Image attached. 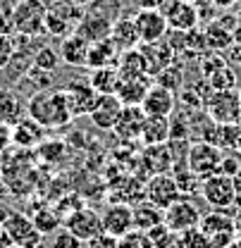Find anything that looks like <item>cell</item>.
<instances>
[{
    "label": "cell",
    "instance_id": "1",
    "mask_svg": "<svg viewBox=\"0 0 241 248\" xmlns=\"http://www.w3.org/2000/svg\"><path fill=\"white\" fill-rule=\"evenodd\" d=\"M27 115L31 120H36L43 129H64L74 120L62 89L33 91V95L27 100Z\"/></svg>",
    "mask_w": 241,
    "mask_h": 248
},
{
    "label": "cell",
    "instance_id": "2",
    "mask_svg": "<svg viewBox=\"0 0 241 248\" xmlns=\"http://www.w3.org/2000/svg\"><path fill=\"white\" fill-rule=\"evenodd\" d=\"M46 12L48 5L43 0H19L10 17H12V29L22 36H43L46 33Z\"/></svg>",
    "mask_w": 241,
    "mask_h": 248
},
{
    "label": "cell",
    "instance_id": "3",
    "mask_svg": "<svg viewBox=\"0 0 241 248\" xmlns=\"http://www.w3.org/2000/svg\"><path fill=\"white\" fill-rule=\"evenodd\" d=\"M222 157H225V151L217 148L215 143H210V141H196V143H191L189 151H186V167H189L196 177L206 179V177L220 172Z\"/></svg>",
    "mask_w": 241,
    "mask_h": 248
},
{
    "label": "cell",
    "instance_id": "4",
    "mask_svg": "<svg viewBox=\"0 0 241 248\" xmlns=\"http://www.w3.org/2000/svg\"><path fill=\"white\" fill-rule=\"evenodd\" d=\"M206 115L215 124H241V100L237 89L212 91L206 100Z\"/></svg>",
    "mask_w": 241,
    "mask_h": 248
},
{
    "label": "cell",
    "instance_id": "5",
    "mask_svg": "<svg viewBox=\"0 0 241 248\" xmlns=\"http://www.w3.org/2000/svg\"><path fill=\"white\" fill-rule=\"evenodd\" d=\"M201 196L212 210H229L237 203V188L232 184V177L220 172L201 182Z\"/></svg>",
    "mask_w": 241,
    "mask_h": 248
},
{
    "label": "cell",
    "instance_id": "6",
    "mask_svg": "<svg viewBox=\"0 0 241 248\" xmlns=\"http://www.w3.org/2000/svg\"><path fill=\"white\" fill-rule=\"evenodd\" d=\"M2 232H5L10 244L22 248H41V241H43V234L36 229L31 217L22 215V213H10L5 217L2 219Z\"/></svg>",
    "mask_w": 241,
    "mask_h": 248
},
{
    "label": "cell",
    "instance_id": "7",
    "mask_svg": "<svg viewBox=\"0 0 241 248\" xmlns=\"http://www.w3.org/2000/svg\"><path fill=\"white\" fill-rule=\"evenodd\" d=\"M62 93L67 98L72 117H89L91 110L96 108V103L100 98V93L91 86L89 79H72L69 84L62 86Z\"/></svg>",
    "mask_w": 241,
    "mask_h": 248
},
{
    "label": "cell",
    "instance_id": "8",
    "mask_svg": "<svg viewBox=\"0 0 241 248\" xmlns=\"http://www.w3.org/2000/svg\"><path fill=\"white\" fill-rule=\"evenodd\" d=\"M162 213H165V227H167L170 232H175V234H181V232L193 229V227L201 224V210H198L196 203L189 201V198L175 201V203H172L170 208H165Z\"/></svg>",
    "mask_w": 241,
    "mask_h": 248
},
{
    "label": "cell",
    "instance_id": "9",
    "mask_svg": "<svg viewBox=\"0 0 241 248\" xmlns=\"http://www.w3.org/2000/svg\"><path fill=\"white\" fill-rule=\"evenodd\" d=\"M62 227L64 229H69L77 239H81L84 244L93 239L96 234H100L103 232V222H100V215L89 208V205H81V208H77L74 213H69V215L62 219Z\"/></svg>",
    "mask_w": 241,
    "mask_h": 248
},
{
    "label": "cell",
    "instance_id": "10",
    "mask_svg": "<svg viewBox=\"0 0 241 248\" xmlns=\"http://www.w3.org/2000/svg\"><path fill=\"white\" fill-rule=\"evenodd\" d=\"M179 198H181L179 186H177L175 177H172L170 172L148 177V182H146V201L153 203L155 208L165 210V208H170V205H172L175 201H179Z\"/></svg>",
    "mask_w": 241,
    "mask_h": 248
},
{
    "label": "cell",
    "instance_id": "11",
    "mask_svg": "<svg viewBox=\"0 0 241 248\" xmlns=\"http://www.w3.org/2000/svg\"><path fill=\"white\" fill-rule=\"evenodd\" d=\"M162 12L170 24V31H191L198 27V19H201L198 5L186 2V0H167Z\"/></svg>",
    "mask_w": 241,
    "mask_h": 248
},
{
    "label": "cell",
    "instance_id": "12",
    "mask_svg": "<svg viewBox=\"0 0 241 248\" xmlns=\"http://www.w3.org/2000/svg\"><path fill=\"white\" fill-rule=\"evenodd\" d=\"M100 222H103V232H108V234H112V236L120 239L127 232L134 229V205L112 201L100 213Z\"/></svg>",
    "mask_w": 241,
    "mask_h": 248
},
{
    "label": "cell",
    "instance_id": "13",
    "mask_svg": "<svg viewBox=\"0 0 241 248\" xmlns=\"http://www.w3.org/2000/svg\"><path fill=\"white\" fill-rule=\"evenodd\" d=\"M134 22H136L141 43L162 41V38L167 36V31H170V24H167L162 10H139V12L134 15Z\"/></svg>",
    "mask_w": 241,
    "mask_h": 248
},
{
    "label": "cell",
    "instance_id": "14",
    "mask_svg": "<svg viewBox=\"0 0 241 248\" xmlns=\"http://www.w3.org/2000/svg\"><path fill=\"white\" fill-rule=\"evenodd\" d=\"M141 170L153 177V174H165L175 170V153L170 141L167 143H158V146H144V151L139 155Z\"/></svg>",
    "mask_w": 241,
    "mask_h": 248
},
{
    "label": "cell",
    "instance_id": "15",
    "mask_svg": "<svg viewBox=\"0 0 241 248\" xmlns=\"http://www.w3.org/2000/svg\"><path fill=\"white\" fill-rule=\"evenodd\" d=\"M144 120H146V112L141 105H124L117 117V122L112 126L115 136L120 139L122 143H134V141H141V129H144Z\"/></svg>",
    "mask_w": 241,
    "mask_h": 248
},
{
    "label": "cell",
    "instance_id": "16",
    "mask_svg": "<svg viewBox=\"0 0 241 248\" xmlns=\"http://www.w3.org/2000/svg\"><path fill=\"white\" fill-rule=\"evenodd\" d=\"M144 62H146V72L148 77H158L165 67H170L175 62V48L170 41H155V43H141L139 46Z\"/></svg>",
    "mask_w": 241,
    "mask_h": 248
},
{
    "label": "cell",
    "instance_id": "17",
    "mask_svg": "<svg viewBox=\"0 0 241 248\" xmlns=\"http://www.w3.org/2000/svg\"><path fill=\"white\" fill-rule=\"evenodd\" d=\"M122 108H124V103H122L115 93H103V95L98 98L96 108L91 110V115H89L91 124H93L96 129H100V131H112V126L117 122V117H120Z\"/></svg>",
    "mask_w": 241,
    "mask_h": 248
},
{
    "label": "cell",
    "instance_id": "18",
    "mask_svg": "<svg viewBox=\"0 0 241 248\" xmlns=\"http://www.w3.org/2000/svg\"><path fill=\"white\" fill-rule=\"evenodd\" d=\"M43 139H46V129L36 122V120H31L29 115L19 117L17 122L12 124V143H15L19 151L36 148Z\"/></svg>",
    "mask_w": 241,
    "mask_h": 248
},
{
    "label": "cell",
    "instance_id": "19",
    "mask_svg": "<svg viewBox=\"0 0 241 248\" xmlns=\"http://www.w3.org/2000/svg\"><path fill=\"white\" fill-rule=\"evenodd\" d=\"M144 112L146 115H160V117H172L175 108H177V98H175V91L160 86V84H153L144 103H141Z\"/></svg>",
    "mask_w": 241,
    "mask_h": 248
},
{
    "label": "cell",
    "instance_id": "20",
    "mask_svg": "<svg viewBox=\"0 0 241 248\" xmlns=\"http://www.w3.org/2000/svg\"><path fill=\"white\" fill-rule=\"evenodd\" d=\"M74 33H79V36H81L84 41H89V43H98V41L110 38L112 22H108V19H103V17H98V15L84 10L81 19H79L77 27H74Z\"/></svg>",
    "mask_w": 241,
    "mask_h": 248
},
{
    "label": "cell",
    "instance_id": "21",
    "mask_svg": "<svg viewBox=\"0 0 241 248\" xmlns=\"http://www.w3.org/2000/svg\"><path fill=\"white\" fill-rule=\"evenodd\" d=\"M172 136V117H160V115H146L144 129H141V143L144 146H158L167 143Z\"/></svg>",
    "mask_w": 241,
    "mask_h": 248
},
{
    "label": "cell",
    "instance_id": "22",
    "mask_svg": "<svg viewBox=\"0 0 241 248\" xmlns=\"http://www.w3.org/2000/svg\"><path fill=\"white\" fill-rule=\"evenodd\" d=\"M120 60V48L115 46L112 38L89 43V55H86V67L89 69H100V67H115Z\"/></svg>",
    "mask_w": 241,
    "mask_h": 248
},
{
    "label": "cell",
    "instance_id": "23",
    "mask_svg": "<svg viewBox=\"0 0 241 248\" xmlns=\"http://www.w3.org/2000/svg\"><path fill=\"white\" fill-rule=\"evenodd\" d=\"M110 38L115 41V46L122 50H131V48H139L141 46V38H139V29H136V22H134V15H122L120 19L112 24V33Z\"/></svg>",
    "mask_w": 241,
    "mask_h": 248
},
{
    "label": "cell",
    "instance_id": "24",
    "mask_svg": "<svg viewBox=\"0 0 241 248\" xmlns=\"http://www.w3.org/2000/svg\"><path fill=\"white\" fill-rule=\"evenodd\" d=\"M86 55H89V41H84L79 33L64 36L60 43V60L69 67H86Z\"/></svg>",
    "mask_w": 241,
    "mask_h": 248
},
{
    "label": "cell",
    "instance_id": "25",
    "mask_svg": "<svg viewBox=\"0 0 241 248\" xmlns=\"http://www.w3.org/2000/svg\"><path fill=\"white\" fill-rule=\"evenodd\" d=\"M153 84L148 81V77H134V79H120V86L115 95L120 98L124 105H141L146 93Z\"/></svg>",
    "mask_w": 241,
    "mask_h": 248
},
{
    "label": "cell",
    "instance_id": "26",
    "mask_svg": "<svg viewBox=\"0 0 241 248\" xmlns=\"http://www.w3.org/2000/svg\"><path fill=\"white\" fill-rule=\"evenodd\" d=\"M160 224H165V213L160 208H155L148 201H141V203L134 205V229L153 232Z\"/></svg>",
    "mask_w": 241,
    "mask_h": 248
},
{
    "label": "cell",
    "instance_id": "27",
    "mask_svg": "<svg viewBox=\"0 0 241 248\" xmlns=\"http://www.w3.org/2000/svg\"><path fill=\"white\" fill-rule=\"evenodd\" d=\"M117 72H120V79H134V77H148L146 72V62L139 48H131V50H122L120 60H117Z\"/></svg>",
    "mask_w": 241,
    "mask_h": 248
},
{
    "label": "cell",
    "instance_id": "28",
    "mask_svg": "<svg viewBox=\"0 0 241 248\" xmlns=\"http://www.w3.org/2000/svg\"><path fill=\"white\" fill-rule=\"evenodd\" d=\"M198 227L208 236H212V234H222V232H237V219L227 215V210H212L208 215H201Z\"/></svg>",
    "mask_w": 241,
    "mask_h": 248
},
{
    "label": "cell",
    "instance_id": "29",
    "mask_svg": "<svg viewBox=\"0 0 241 248\" xmlns=\"http://www.w3.org/2000/svg\"><path fill=\"white\" fill-rule=\"evenodd\" d=\"M91 86L100 93H115L117 86H120V72L117 67H100V69H91L89 77Z\"/></svg>",
    "mask_w": 241,
    "mask_h": 248
},
{
    "label": "cell",
    "instance_id": "30",
    "mask_svg": "<svg viewBox=\"0 0 241 248\" xmlns=\"http://www.w3.org/2000/svg\"><path fill=\"white\" fill-rule=\"evenodd\" d=\"M19 117H24V105L17 98V93L7 91V89H0V122L12 126Z\"/></svg>",
    "mask_w": 241,
    "mask_h": 248
},
{
    "label": "cell",
    "instance_id": "31",
    "mask_svg": "<svg viewBox=\"0 0 241 248\" xmlns=\"http://www.w3.org/2000/svg\"><path fill=\"white\" fill-rule=\"evenodd\" d=\"M36 155L41 162L46 165H60L62 160L67 157V143L60 139H43L38 146H36Z\"/></svg>",
    "mask_w": 241,
    "mask_h": 248
},
{
    "label": "cell",
    "instance_id": "32",
    "mask_svg": "<svg viewBox=\"0 0 241 248\" xmlns=\"http://www.w3.org/2000/svg\"><path fill=\"white\" fill-rule=\"evenodd\" d=\"M31 222L36 224V229L46 236V234H53V232H58L62 227V215L55 210V208H38L33 217H31Z\"/></svg>",
    "mask_w": 241,
    "mask_h": 248
},
{
    "label": "cell",
    "instance_id": "33",
    "mask_svg": "<svg viewBox=\"0 0 241 248\" xmlns=\"http://www.w3.org/2000/svg\"><path fill=\"white\" fill-rule=\"evenodd\" d=\"M206 43L215 53L227 50L234 43V33L229 29H222V22H210V27L206 29Z\"/></svg>",
    "mask_w": 241,
    "mask_h": 248
},
{
    "label": "cell",
    "instance_id": "34",
    "mask_svg": "<svg viewBox=\"0 0 241 248\" xmlns=\"http://www.w3.org/2000/svg\"><path fill=\"white\" fill-rule=\"evenodd\" d=\"M175 174V182L179 186V193L184 196H193V193H201V177H196L189 167H186V162H181V165H175V170H172Z\"/></svg>",
    "mask_w": 241,
    "mask_h": 248
},
{
    "label": "cell",
    "instance_id": "35",
    "mask_svg": "<svg viewBox=\"0 0 241 248\" xmlns=\"http://www.w3.org/2000/svg\"><path fill=\"white\" fill-rule=\"evenodd\" d=\"M84 10L98 15V17H103V19H108V22H112V24L124 15L122 0H91Z\"/></svg>",
    "mask_w": 241,
    "mask_h": 248
},
{
    "label": "cell",
    "instance_id": "36",
    "mask_svg": "<svg viewBox=\"0 0 241 248\" xmlns=\"http://www.w3.org/2000/svg\"><path fill=\"white\" fill-rule=\"evenodd\" d=\"M206 79H208V84H210L212 91H229V89H237V74H234V69H232L227 62H222L217 69H212Z\"/></svg>",
    "mask_w": 241,
    "mask_h": 248
},
{
    "label": "cell",
    "instance_id": "37",
    "mask_svg": "<svg viewBox=\"0 0 241 248\" xmlns=\"http://www.w3.org/2000/svg\"><path fill=\"white\" fill-rule=\"evenodd\" d=\"M60 50H55L53 46H41L36 53H33V67L36 69H43V72H55L60 67Z\"/></svg>",
    "mask_w": 241,
    "mask_h": 248
},
{
    "label": "cell",
    "instance_id": "38",
    "mask_svg": "<svg viewBox=\"0 0 241 248\" xmlns=\"http://www.w3.org/2000/svg\"><path fill=\"white\" fill-rule=\"evenodd\" d=\"M72 31H74V24H72L69 19H64L60 12H55L53 7H48V12H46V33L64 38V36H69Z\"/></svg>",
    "mask_w": 241,
    "mask_h": 248
},
{
    "label": "cell",
    "instance_id": "39",
    "mask_svg": "<svg viewBox=\"0 0 241 248\" xmlns=\"http://www.w3.org/2000/svg\"><path fill=\"white\" fill-rule=\"evenodd\" d=\"M117 248H155V244H153L148 232L131 229V232H127L124 236L117 239Z\"/></svg>",
    "mask_w": 241,
    "mask_h": 248
},
{
    "label": "cell",
    "instance_id": "40",
    "mask_svg": "<svg viewBox=\"0 0 241 248\" xmlns=\"http://www.w3.org/2000/svg\"><path fill=\"white\" fill-rule=\"evenodd\" d=\"M179 244H181V248H210L208 234H206L201 227H193V229L181 232L179 234Z\"/></svg>",
    "mask_w": 241,
    "mask_h": 248
},
{
    "label": "cell",
    "instance_id": "41",
    "mask_svg": "<svg viewBox=\"0 0 241 248\" xmlns=\"http://www.w3.org/2000/svg\"><path fill=\"white\" fill-rule=\"evenodd\" d=\"M81 246H84V241L77 239L64 227H60L58 232H53V236H50V248H81Z\"/></svg>",
    "mask_w": 241,
    "mask_h": 248
},
{
    "label": "cell",
    "instance_id": "42",
    "mask_svg": "<svg viewBox=\"0 0 241 248\" xmlns=\"http://www.w3.org/2000/svg\"><path fill=\"white\" fill-rule=\"evenodd\" d=\"M179 77H181V69L172 62L170 67H165V69L155 77V84H160V86H165V89H170V91H177V89H179Z\"/></svg>",
    "mask_w": 241,
    "mask_h": 248
},
{
    "label": "cell",
    "instance_id": "43",
    "mask_svg": "<svg viewBox=\"0 0 241 248\" xmlns=\"http://www.w3.org/2000/svg\"><path fill=\"white\" fill-rule=\"evenodd\" d=\"M12 58H15V38L7 33H0V72L10 64Z\"/></svg>",
    "mask_w": 241,
    "mask_h": 248
},
{
    "label": "cell",
    "instance_id": "44",
    "mask_svg": "<svg viewBox=\"0 0 241 248\" xmlns=\"http://www.w3.org/2000/svg\"><path fill=\"white\" fill-rule=\"evenodd\" d=\"M241 170V157L237 153H225L222 157V165H220V174H227V177H234Z\"/></svg>",
    "mask_w": 241,
    "mask_h": 248
},
{
    "label": "cell",
    "instance_id": "45",
    "mask_svg": "<svg viewBox=\"0 0 241 248\" xmlns=\"http://www.w3.org/2000/svg\"><path fill=\"white\" fill-rule=\"evenodd\" d=\"M86 248H117V236H112L108 232H100V234H96L93 239L86 241Z\"/></svg>",
    "mask_w": 241,
    "mask_h": 248
},
{
    "label": "cell",
    "instance_id": "46",
    "mask_svg": "<svg viewBox=\"0 0 241 248\" xmlns=\"http://www.w3.org/2000/svg\"><path fill=\"white\" fill-rule=\"evenodd\" d=\"M12 146V126L0 122V153H5Z\"/></svg>",
    "mask_w": 241,
    "mask_h": 248
},
{
    "label": "cell",
    "instance_id": "47",
    "mask_svg": "<svg viewBox=\"0 0 241 248\" xmlns=\"http://www.w3.org/2000/svg\"><path fill=\"white\" fill-rule=\"evenodd\" d=\"M139 10H162L167 0H131Z\"/></svg>",
    "mask_w": 241,
    "mask_h": 248
},
{
    "label": "cell",
    "instance_id": "48",
    "mask_svg": "<svg viewBox=\"0 0 241 248\" xmlns=\"http://www.w3.org/2000/svg\"><path fill=\"white\" fill-rule=\"evenodd\" d=\"M232 184H234V188H237V196H241V170L232 177Z\"/></svg>",
    "mask_w": 241,
    "mask_h": 248
},
{
    "label": "cell",
    "instance_id": "49",
    "mask_svg": "<svg viewBox=\"0 0 241 248\" xmlns=\"http://www.w3.org/2000/svg\"><path fill=\"white\" fill-rule=\"evenodd\" d=\"M210 5H215V7H229L234 0H208Z\"/></svg>",
    "mask_w": 241,
    "mask_h": 248
},
{
    "label": "cell",
    "instance_id": "50",
    "mask_svg": "<svg viewBox=\"0 0 241 248\" xmlns=\"http://www.w3.org/2000/svg\"><path fill=\"white\" fill-rule=\"evenodd\" d=\"M237 241L241 244V219H237Z\"/></svg>",
    "mask_w": 241,
    "mask_h": 248
},
{
    "label": "cell",
    "instance_id": "51",
    "mask_svg": "<svg viewBox=\"0 0 241 248\" xmlns=\"http://www.w3.org/2000/svg\"><path fill=\"white\" fill-rule=\"evenodd\" d=\"M234 41H237V43H241V27L237 29V33H234Z\"/></svg>",
    "mask_w": 241,
    "mask_h": 248
},
{
    "label": "cell",
    "instance_id": "52",
    "mask_svg": "<svg viewBox=\"0 0 241 248\" xmlns=\"http://www.w3.org/2000/svg\"><path fill=\"white\" fill-rule=\"evenodd\" d=\"M227 248H241V244H239V241H234V244H229Z\"/></svg>",
    "mask_w": 241,
    "mask_h": 248
},
{
    "label": "cell",
    "instance_id": "53",
    "mask_svg": "<svg viewBox=\"0 0 241 248\" xmlns=\"http://www.w3.org/2000/svg\"><path fill=\"white\" fill-rule=\"evenodd\" d=\"M5 248H22V246H15V244H7Z\"/></svg>",
    "mask_w": 241,
    "mask_h": 248
},
{
    "label": "cell",
    "instance_id": "54",
    "mask_svg": "<svg viewBox=\"0 0 241 248\" xmlns=\"http://www.w3.org/2000/svg\"><path fill=\"white\" fill-rule=\"evenodd\" d=\"M237 93H239V100H241V86H239V89H237Z\"/></svg>",
    "mask_w": 241,
    "mask_h": 248
},
{
    "label": "cell",
    "instance_id": "55",
    "mask_svg": "<svg viewBox=\"0 0 241 248\" xmlns=\"http://www.w3.org/2000/svg\"><path fill=\"white\" fill-rule=\"evenodd\" d=\"M186 2H196V0H186Z\"/></svg>",
    "mask_w": 241,
    "mask_h": 248
},
{
    "label": "cell",
    "instance_id": "56",
    "mask_svg": "<svg viewBox=\"0 0 241 248\" xmlns=\"http://www.w3.org/2000/svg\"><path fill=\"white\" fill-rule=\"evenodd\" d=\"M0 2H2V0H0Z\"/></svg>",
    "mask_w": 241,
    "mask_h": 248
}]
</instances>
